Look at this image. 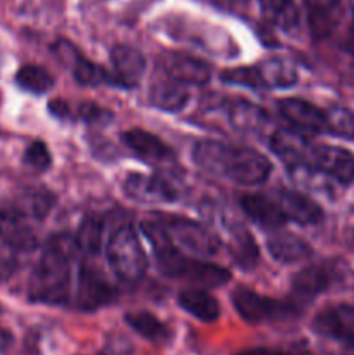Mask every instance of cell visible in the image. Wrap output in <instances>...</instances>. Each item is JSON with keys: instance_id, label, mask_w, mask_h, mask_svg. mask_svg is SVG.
Listing matches in <instances>:
<instances>
[{"instance_id": "8d00e7d4", "label": "cell", "mask_w": 354, "mask_h": 355, "mask_svg": "<svg viewBox=\"0 0 354 355\" xmlns=\"http://www.w3.org/2000/svg\"><path fill=\"white\" fill-rule=\"evenodd\" d=\"M344 47H346V51L349 52L351 55H354V19H353V23H351L349 31H347L346 42H344Z\"/></svg>"}, {"instance_id": "2e32d148", "label": "cell", "mask_w": 354, "mask_h": 355, "mask_svg": "<svg viewBox=\"0 0 354 355\" xmlns=\"http://www.w3.org/2000/svg\"><path fill=\"white\" fill-rule=\"evenodd\" d=\"M280 207L287 220L301 225H312L321 222L323 210L312 198L301 191L285 189L280 193Z\"/></svg>"}, {"instance_id": "d6a6232c", "label": "cell", "mask_w": 354, "mask_h": 355, "mask_svg": "<svg viewBox=\"0 0 354 355\" xmlns=\"http://www.w3.org/2000/svg\"><path fill=\"white\" fill-rule=\"evenodd\" d=\"M23 162L28 168L38 173L51 168L52 156H51V151H49L47 144L42 141L31 142V144L26 148V151H24Z\"/></svg>"}, {"instance_id": "f546056e", "label": "cell", "mask_w": 354, "mask_h": 355, "mask_svg": "<svg viewBox=\"0 0 354 355\" xmlns=\"http://www.w3.org/2000/svg\"><path fill=\"white\" fill-rule=\"evenodd\" d=\"M104 222L99 217H87L78 227L75 236V243L78 252L85 255H96L101 250V239H103Z\"/></svg>"}, {"instance_id": "7a4b0ae2", "label": "cell", "mask_w": 354, "mask_h": 355, "mask_svg": "<svg viewBox=\"0 0 354 355\" xmlns=\"http://www.w3.org/2000/svg\"><path fill=\"white\" fill-rule=\"evenodd\" d=\"M141 231L151 243L156 266L163 276L189 281L201 288H217L231 279V272L226 267L184 253L158 220L142 222Z\"/></svg>"}, {"instance_id": "44dd1931", "label": "cell", "mask_w": 354, "mask_h": 355, "mask_svg": "<svg viewBox=\"0 0 354 355\" xmlns=\"http://www.w3.org/2000/svg\"><path fill=\"white\" fill-rule=\"evenodd\" d=\"M148 99L156 110L177 113V111L184 110V106L189 103V92H187V85L165 76L162 80H156L149 87Z\"/></svg>"}, {"instance_id": "d590c367", "label": "cell", "mask_w": 354, "mask_h": 355, "mask_svg": "<svg viewBox=\"0 0 354 355\" xmlns=\"http://www.w3.org/2000/svg\"><path fill=\"white\" fill-rule=\"evenodd\" d=\"M236 355H288V354L281 352V350H273V349H250V350H243V352Z\"/></svg>"}, {"instance_id": "6da1fadb", "label": "cell", "mask_w": 354, "mask_h": 355, "mask_svg": "<svg viewBox=\"0 0 354 355\" xmlns=\"http://www.w3.org/2000/svg\"><path fill=\"white\" fill-rule=\"evenodd\" d=\"M193 159L203 172L243 187L260 186L271 173V162L262 153L219 141L196 142Z\"/></svg>"}, {"instance_id": "ac0fdd59", "label": "cell", "mask_w": 354, "mask_h": 355, "mask_svg": "<svg viewBox=\"0 0 354 355\" xmlns=\"http://www.w3.org/2000/svg\"><path fill=\"white\" fill-rule=\"evenodd\" d=\"M259 89H288L297 83V69L288 59L267 58L253 64Z\"/></svg>"}, {"instance_id": "52a82bcc", "label": "cell", "mask_w": 354, "mask_h": 355, "mask_svg": "<svg viewBox=\"0 0 354 355\" xmlns=\"http://www.w3.org/2000/svg\"><path fill=\"white\" fill-rule=\"evenodd\" d=\"M233 305L236 312L245 319L246 322L259 324V322L269 321H285V319L294 318L298 314V309L288 302L276 300V298L264 297V295L255 293L248 288H238L231 295Z\"/></svg>"}, {"instance_id": "74e56055", "label": "cell", "mask_w": 354, "mask_h": 355, "mask_svg": "<svg viewBox=\"0 0 354 355\" xmlns=\"http://www.w3.org/2000/svg\"><path fill=\"white\" fill-rule=\"evenodd\" d=\"M215 2H219L221 6H226V7H236L239 6V3L245 2V0H215Z\"/></svg>"}, {"instance_id": "e0dca14e", "label": "cell", "mask_w": 354, "mask_h": 355, "mask_svg": "<svg viewBox=\"0 0 354 355\" xmlns=\"http://www.w3.org/2000/svg\"><path fill=\"white\" fill-rule=\"evenodd\" d=\"M239 205L246 217L260 227L280 229L281 225L287 224V217L280 203L264 194H245L239 200Z\"/></svg>"}, {"instance_id": "3957f363", "label": "cell", "mask_w": 354, "mask_h": 355, "mask_svg": "<svg viewBox=\"0 0 354 355\" xmlns=\"http://www.w3.org/2000/svg\"><path fill=\"white\" fill-rule=\"evenodd\" d=\"M76 252L75 236L58 234L49 239L28 284L31 302L47 305L68 304L71 260Z\"/></svg>"}, {"instance_id": "cb8c5ba5", "label": "cell", "mask_w": 354, "mask_h": 355, "mask_svg": "<svg viewBox=\"0 0 354 355\" xmlns=\"http://www.w3.org/2000/svg\"><path fill=\"white\" fill-rule=\"evenodd\" d=\"M228 118L231 127L242 134H260L269 121L262 107L243 99L229 103Z\"/></svg>"}, {"instance_id": "30bf717a", "label": "cell", "mask_w": 354, "mask_h": 355, "mask_svg": "<svg viewBox=\"0 0 354 355\" xmlns=\"http://www.w3.org/2000/svg\"><path fill=\"white\" fill-rule=\"evenodd\" d=\"M125 196L142 205L172 203L179 198L176 187L160 175L153 173H130L121 184Z\"/></svg>"}, {"instance_id": "9a60e30c", "label": "cell", "mask_w": 354, "mask_h": 355, "mask_svg": "<svg viewBox=\"0 0 354 355\" xmlns=\"http://www.w3.org/2000/svg\"><path fill=\"white\" fill-rule=\"evenodd\" d=\"M314 331L354 347V305L339 304L319 312L312 322Z\"/></svg>"}, {"instance_id": "83f0119b", "label": "cell", "mask_w": 354, "mask_h": 355, "mask_svg": "<svg viewBox=\"0 0 354 355\" xmlns=\"http://www.w3.org/2000/svg\"><path fill=\"white\" fill-rule=\"evenodd\" d=\"M125 321L142 338L151 340V342H163L170 335L169 328L151 312H130L125 315Z\"/></svg>"}, {"instance_id": "f35d334b", "label": "cell", "mask_w": 354, "mask_h": 355, "mask_svg": "<svg viewBox=\"0 0 354 355\" xmlns=\"http://www.w3.org/2000/svg\"><path fill=\"white\" fill-rule=\"evenodd\" d=\"M347 2H349L351 9H353V12H354V0H347Z\"/></svg>"}, {"instance_id": "7402d4cb", "label": "cell", "mask_w": 354, "mask_h": 355, "mask_svg": "<svg viewBox=\"0 0 354 355\" xmlns=\"http://www.w3.org/2000/svg\"><path fill=\"white\" fill-rule=\"evenodd\" d=\"M259 9L271 26L287 35L301 30V10L295 0H259Z\"/></svg>"}, {"instance_id": "484cf974", "label": "cell", "mask_w": 354, "mask_h": 355, "mask_svg": "<svg viewBox=\"0 0 354 355\" xmlns=\"http://www.w3.org/2000/svg\"><path fill=\"white\" fill-rule=\"evenodd\" d=\"M180 309L201 322H214L221 315L219 302L203 288H187L177 297Z\"/></svg>"}, {"instance_id": "8fae6325", "label": "cell", "mask_w": 354, "mask_h": 355, "mask_svg": "<svg viewBox=\"0 0 354 355\" xmlns=\"http://www.w3.org/2000/svg\"><path fill=\"white\" fill-rule=\"evenodd\" d=\"M156 64L163 75L184 85H205L212 76V69L207 62L184 52H162L156 58Z\"/></svg>"}, {"instance_id": "1f68e13d", "label": "cell", "mask_w": 354, "mask_h": 355, "mask_svg": "<svg viewBox=\"0 0 354 355\" xmlns=\"http://www.w3.org/2000/svg\"><path fill=\"white\" fill-rule=\"evenodd\" d=\"M326 132L340 137H354V113L349 107L333 106L325 111Z\"/></svg>"}, {"instance_id": "4316f807", "label": "cell", "mask_w": 354, "mask_h": 355, "mask_svg": "<svg viewBox=\"0 0 354 355\" xmlns=\"http://www.w3.org/2000/svg\"><path fill=\"white\" fill-rule=\"evenodd\" d=\"M231 241H229V252L233 259L242 269H252L259 262V248L253 241L252 234L246 229L236 225L231 229Z\"/></svg>"}, {"instance_id": "5bb4252c", "label": "cell", "mask_w": 354, "mask_h": 355, "mask_svg": "<svg viewBox=\"0 0 354 355\" xmlns=\"http://www.w3.org/2000/svg\"><path fill=\"white\" fill-rule=\"evenodd\" d=\"M110 58L113 66V73H110L111 83L125 89L139 85L146 71V59L139 49L125 44L115 45Z\"/></svg>"}, {"instance_id": "d6986e66", "label": "cell", "mask_w": 354, "mask_h": 355, "mask_svg": "<svg viewBox=\"0 0 354 355\" xmlns=\"http://www.w3.org/2000/svg\"><path fill=\"white\" fill-rule=\"evenodd\" d=\"M121 141L132 153L148 162H167V159L174 158V151L170 146H167L158 135L142 130V128H132V130L124 132Z\"/></svg>"}, {"instance_id": "e575fe53", "label": "cell", "mask_w": 354, "mask_h": 355, "mask_svg": "<svg viewBox=\"0 0 354 355\" xmlns=\"http://www.w3.org/2000/svg\"><path fill=\"white\" fill-rule=\"evenodd\" d=\"M80 113H82V116L85 118V120H90V121H99L101 118H106L110 116V113L108 111H104L103 107H99L97 104H92V103H85L80 106Z\"/></svg>"}, {"instance_id": "603a6c76", "label": "cell", "mask_w": 354, "mask_h": 355, "mask_svg": "<svg viewBox=\"0 0 354 355\" xmlns=\"http://www.w3.org/2000/svg\"><path fill=\"white\" fill-rule=\"evenodd\" d=\"M267 252L274 260L283 263L301 262L312 253L311 246L301 236L287 231H276L267 238Z\"/></svg>"}, {"instance_id": "8992f818", "label": "cell", "mask_w": 354, "mask_h": 355, "mask_svg": "<svg viewBox=\"0 0 354 355\" xmlns=\"http://www.w3.org/2000/svg\"><path fill=\"white\" fill-rule=\"evenodd\" d=\"M158 222L169 232L170 239L187 255L205 259L215 255L221 248L219 236L200 222L184 217H165Z\"/></svg>"}, {"instance_id": "ffe728a7", "label": "cell", "mask_w": 354, "mask_h": 355, "mask_svg": "<svg viewBox=\"0 0 354 355\" xmlns=\"http://www.w3.org/2000/svg\"><path fill=\"white\" fill-rule=\"evenodd\" d=\"M311 142L305 139L304 134L297 130L280 128L271 135V149L278 158L283 159L287 165H305Z\"/></svg>"}, {"instance_id": "ba28073f", "label": "cell", "mask_w": 354, "mask_h": 355, "mask_svg": "<svg viewBox=\"0 0 354 355\" xmlns=\"http://www.w3.org/2000/svg\"><path fill=\"white\" fill-rule=\"evenodd\" d=\"M305 165L344 186L354 182V155L339 146L311 144Z\"/></svg>"}, {"instance_id": "f1b7e54d", "label": "cell", "mask_w": 354, "mask_h": 355, "mask_svg": "<svg viewBox=\"0 0 354 355\" xmlns=\"http://www.w3.org/2000/svg\"><path fill=\"white\" fill-rule=\"evenodd\" d=\"M16 83L23 90L31 94H40L49 92V90L54 87V78H52L51 73L45 68L37 64H26L21 66L19 71L16 73Z\"/></svg>"}, {"instance_id": "9c48e42d", "label": "cell", "mask_w": 354, "mask_h": 355, "mask_svg": "<svg viewBox=\"0 0 354 355\" xmlns=\"http://www.w3.org/2000/svg\"><path fill=\"white\" fill-rule=\"evenodd\" d=\"M117 298V288L110 283L103 270L85 262L78 269L76 279V305L87 312L97 311L104 305L113 304Z\"/></svg>"}, {"instance_id": "836d02e7", "label": "cell", "mask_w": 354, "mask_h": 355, "mask_svg": "<svg viewBox=\"0 0 354 355\" xmlns=\"http://www.w3.org/2000/svg\"><path fill=\"white\" fill-rule=\"evenodd\" d=\"M52 207V198L47 193H35L28 198L26 210L35 217H44Z\"/></svg>"}, {"instance_id": "4fadbf2b", "label": "cell", "mask_w": 354, "mask_h": 355, "mask_svg": "<svg viewBox=\"0 0 354 355\" xmlns=\"http://www.w3.org/2000/svg\"><path fill=\"white\" fill-rule=\"evenodd\" d=\"M278 113L285 121L292 125V128L301 134L316 135L319 132H326L325 111L319 110L316 104L301 97H285L278 101Z\"/></svg>"}, {"instance_id": "5b68a950", "label": "cell", "mask_w": 354, "mask_h": 355, "mask_svg": "<svg viewBox=\"0 0 354 355\" xmlns=\"http://www.w3.org/2000/svg\"><path fill=\"white\" fill-rule=\"evenodd\" d=\"M106 257L115 276L127 284H135L144 277L148 269L146 257L139 234L130 224H124L110 236Z\"/></svg>"}, {"instance_id": "7c38bea8", "label": "cell", "mask_w": 354, "mask_h": 355, "mask_svg": "<svg viewBox=\"0 0 354 355\" xmlns=\"http://www.w3.org/2000/svg\"><path fill=\"white\" fill-rule=\"evenodd\" d=\"M344 267L335 260L311 263L295 274L292 286L301 297H316L344 279Z\"/></svg>"}, {"instance_id": "277c9868", "label": "cell", "mask_w": 354, "mask_h": 355, "mask_svg": "<svg viewBox=\"0 0 354 355\" xmlns=\"http://www.w3.org/2000/svg\"><path fill=\"white\" fill-rule=\"evenodd\" d=\"M37 245V234L23 211H0V281L9 279L19 266V257L33 252Z\"/></svg>"}, {"instance_id": "d4e9b609", "label": "cell", "mask_w": 354, "mask_h": 355, "mask_svg": "<svg viewBox=\"0 0 354 355\" xmlns=\"http://www.w3.org/2000/svg\"><path fill=\"white\" fill-rule=\"evenodd\" d=\"M309 28L314 40H323L335 30L340 19V0H305Z\"/></svg>"}, {"instance_id": "4dcf8cb0", "label": "cell", "mask_w": 354, "mask_h": 355, "mask_svg": "<svg viewBox=\"0 0 354 355\" xmlns=\"http://www.w3.org/2000/svg\"><path fill=\"white\" fill-rule=\"evenodd\" d=\"M73 76H75V80L80 85L85 87H97L101 83H111V76L106 69H103L99 64L78 54L75 55V62H73Z\"/></svg>"}]
</instances>
